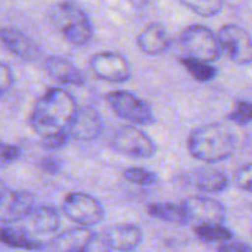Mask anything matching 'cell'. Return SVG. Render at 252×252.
<instances>
[{
	"mask_svg": "<svg viewBox=\"0 0 252 252\" xmlns=\"http://www.w3.org/2000/svg\"><path fill=\"white\" fill-rule=\"evenodd\" d=\"M77 111V100L72 94L63 89L50 87L32 106L30 126L41 139L65 134Z\"/></svg>",
	"mask_w": 252,
	"mask_h": 252,
	"instance_id": "6da1fadb",
	"label": "cell"
},
{
	"mask_svg": "<svg viewBox=\"0 0 252 252\" xmlns=\"http://www.w3.org/2000/svg\"><path fill=\"white\" fill-rule=\"evenodd\" d=\"M188 151L198 161L208 164L221 162L235 154L236 137L221 123L205 124L192 130L188 137Z\"/></svg>",
	"mask_w": 252,
	"mask_h": 252,
	"instance_id": "7a4b0ae2",
	"label": "cell"
},
{
	"mask_svg": "<svg viewBox=\"0 0 252 252\" xmlns=\"http://www.w3.org/2000/svg\"><path fill=\"white\" fill-rule=\"evenodd\" d=\"M49 19L72 46H86L93 38V24L89 15L71 0L55 3L49 9Z\"/></svg>",
	"mask_w": 252,
	"mask_h": 252,
	"instance_id": "3957f363",
	"label": "cell"
},
{
	"mask_svg": "<svg viewBox=\"0 0 252 252\" xmlns=\"http://www.w3.org/2000/svg\"><path fill=\"white\" fill-rule=\"evenodd\" d=\"M180 41L183 49L188 52V56L196 59L214 62L221 55V46L217 32L202 24L186 27L180 35Z\"/></svg>",
	"mask_w": 252,
	"mask_h": 252,
	"instance_id": "277c9868",
	"label": "cell"
},
{
	"mask_svg": "<svg viewBox=\"0 0 252 252\" xmlns=\"http://www.w3.org/2000/svg\"><path fill=\"white\" fill-rule=\"evenodd\" d=\"M62 213L66 219L81 227H93L105 219L102 202L86 192H71L63 198Z\"/></svg>",
	"mask_w": 252,
	"mask_h": 252,
	"instance_id": "5b68a950",
	"label": "cell"
},
{
	"mask_svg": "<svg viewBox=\"0 0 252 252\" xmlns=\"http://www.w3.org/2000/svg\"><path fill=\"white\" fill-rule=\"evenodd\" d=\"M106 102L120 118L131 123L133 126H148L155 121L151 105L131 92H111L106 94Z\"/></svg>",
	"mask_w": 252,
	"mask_h": 252,
	"instance_id": "8992f818",
	"label": "cell"
},
{
	"mask_svg": "<svg viewBox=\"0 0 252 252\" xmlns=\"http://www.w3.org/2000/svg\"><path fill=\"white\" fill-rule=\"evenodd\" d=\"M61 213L55 207L40 205L15 224L25 230L37 244L44 247L47 241L52 242V239L56 236L58 230L61 229Z\"/></svg>",
	"mask_w": 252,
	"mask_h": 252,
	"instance_id": "52a82bcc",
	"label": "cell"
},
{
	"mask_svg": "<svg viewBox=\"0 0 252 252\" xmlns=\"http://www.w3.org/2000/svg\"><path fill=\"white\" fill-rule=\"evenodd\" d=\"M111 146L115 152L136 159H148L157 154V145L151 136L133 124L120 127L111 139Z\"/></svg>",
	"mask_w": 252,
	"mask_h": 252,
	"instance_id": "ba28073f",
	"label": "cell"
},
{
	"mask_svg": "<svg viewBox=\"0 0 252 252\" xmlns=\"http://www.w3.org/2000/svg\"><path fill=\"white\" fill-rule=\"evenodd\" d=\"M221 53L238 65L252 63V35L238 24H226L217 31Z\"/></svg>",
	"mask_w": 252,
	"mask_h": 252,
	"instance_id": "9c48e42d",
	"label": "cell"
},
{
	"mask_svg": "<svg viewBox=\"0 0 252 252\" xmlns=\"http://www.w3.org/2000/svg\"><path fill=\"white\" fill-rule=\"evenodd\" d=\"M34 208L35 196L31 192L10 189L7 183L0 179V223H18Z\"/></svg>",
	"mask_w": 252,
	"mask_h": 252,
	"instance_id": "30bf717a",
	"label": "cell"
},
{
	"mask_svg": "<svg viewBox=\"0 0 252 252\" xmlns=\"http://www.w3.org/2000/svg\"><path fill=\"white\" fill-rule=\"evenodd\" d=\"M93 74L108 83H126L131 78V65L126 56L117 52H99L90 58Z\"/></svg>",
	"mask_w": 252,
	"mask_h": 252,
	"instance_id": "8fae6325",
	"label": "cell"
},
{
	"mask_svg": "<svg viewBox=\"0 0 252 252\" xmlns=\"http://www.w3.org/2000/svg\"><path fill=\"white\" fill-rule=\"evenodd\" d=\"M189 221H196L198 224L204 223H220L226 220V207L223 202L202 195H193L186 198L182 202Z\"/></svg>",
	"mask_w": 252,
	"mask_h": 252,
	"instance_id": "7c38bea8",
	"label": "cell"
},
{
	"mask_svg": "<svg viewBox=\"0 0 252 252\" xmlns=\"http://www.w3.org/2000/svg\"><path fill=\"white\" fill-rule=\"evenodd\" d=\"M103 131V121L99 111L93 106L78 108L68 127V136L78 142H93Z\"/></svg>",
	"mask_w": 252,
	"mask_h": 252,
	"instance_id": "4fadbf2b",
	"label": "cell"
},
{
	"mask_svg": "<svg viewBox=\"0 0 252 252\" xmlns=\"http://www.w3.org/2000/svg\"><path fill=\"white\" fill-rule=\"evenodd\" d=\"M0 43L16 58L34 62L41 56V50L38 44L30 38L25 32L13 27H1L0 28Z\"/></svg>",
	"mask_w": 252,
	"mask_h": 252,
	"instance_id": "5bb4252c",
	"label": "cell"
},
{
	"mask_svg": "<svg viewBox=\"0 0 252 252\" xmlns=\"http://www.w3.org/2000/svg\"><path fill=\"white\" fill-rule=\"evenodd\" d=\"M112 251H134L143 241V232L139 226L131 223H117L108 226L103 232Z\"/></svg>",
	"mask_w": 252,
	"mask_h": 252,
	"instance_id": "9a60e30c",
	"label": "cell"
},
{
	"mask_svg": "<svg viewBox=\"0 0 252 252\" xmlns=\"http://www.w3.org/2000/svg\"><path fill=\"white\" fill-rule=\"evenodd\" d=\"M137 47L148 56H159L171 46V38L167 28L159 22H151L136 37Z\"/></svg>",
	"mask_w": 252,
	"mask_h": 252,
	"instance_id": "2e32d148",
	"label": "cell"
},
{
	"mask_svg": "<svg viewBox=\"0 0 252 252\" xmlns=\"http://www.w3.org/2000/svg\"><path fill=\"white\" fill-rule=\"evenodd\" d=\"M47 74L58 83L68 86H83L86 83L84 74L68 59L62 56H49L44 61Z\"/></svg>",
	"mask_w": 252,
	"mask_h": 252,
	"instance_id": "e0dca14e",
	"label": "cell"
},
{
	"mask_svg": "<svg viewBox=\"0 0 252 252\" xmlns=\"http://www.w3.org/2000/svg\"><path fill=\"white\" fill-rule=\"evenodd\" d=\"M93 233L94 232L90 227L77 226L61 235H56L52 239V245L56 252H83Z\"/></svg>",
	"mask_w": 252,
	"mask_h": 252,
	"instance_id": "ac0fdd59",
	"label": "cell"
},
{
	"mask_svg": "<svg viewBox=\"0 0 252 252\" xmlns=\"http://www.w3.org/2000/svg\"><path fill=\"white\" fill-rule=\"evenodd\" d=\"M189 183L202 193H220L229 188V177L219 170H196L189 176Z\"/></svg>",
	"mask_w": 252,
	"mask_h": 252,
	"instance_id": "d6986e66",
	"label": "cell"
},
{
	"mask_svg": "<svg viewBox=\"0 0 252 252\" xmlns=\"http://www.w3.org/2000/svg\"><path fill=\"white\" fill-rule=\"evenodd\" d=\"M146 211L151 217L161 220V221H167L171 224H179V226H185L189 224V219L188 214L183 208L182 204H171V202H152L146 205Z\"/></svg>",
	"mask_w": 252,
	"mask_h": 252,
	"instance_id": "ffe728a7",
	"label": "cell"
},
{
	"mask_svg": "<svg viewBox=\"0 0 252 252\" xmlns=\"http://www.w3.org/2000/svg\"><path fill=\"white\" fill-rule=\"evenodd\" d=\"M0 242L6 247H10L13 250H27L34 251L43 248L40 244H37L25 230H22L18 224H4L0 229Z\"/></svg>",
	"mask_w": 252,
	"mask_h": 252,
	"instance_id": "44dd1931",
	"label": "cell"
},
{
	"mask_svg": "<svg viewBox=\"0 0 252 252\" xmlns=\"http://www.w3.org/2000/svg\"><path fill=\"white\" fill-rule=\"evenodd\" d=\"M193 233L195 236L205 242V244H223V242H229L233 238V233L224 227L220 223H204V224H196L193 227Z\"/></svg>",
	"mask_w": 252,
	"mask_h": 252,
	"instance_id": "7402d4cb",
	"label": "cell"
},
{
	"mask_svg": "<svg viewBox=\"0 0 252 252\" xmlns=\"http://www.w3.org/2000/svg\"><path fill=\"white\" fill-rule=\"evenodd\" d=\"M180 63L199 83H210L217 77V68L213 66L211 62L196 59L192 56H185L180 59Z\"/></svg>",
	"mask_w": 252,
	"mask_h": 252,
	"instance_id": "603a6c76",
	"label": "cell"
},
{
	"mask_svg": "<svg viewBox=\"0 0 252 252\" xmlns=\"http://www.w3.org/2000/svg\"><path fill=\"white\" fill-rule=\"evenodd\" d=\"M180 1L185 7L204 18L217 16L224 7V0H180Z\"/></svg>",
	"mask_w": 252,
	"mask_h": 252,
	"instance_id": "cb8c5ba5",
	"label": "cell"
},
{
	"mask_svg": "<svg viewBox=\"0 0 252 252\" xmlns=\"http://www.w3.org/2000/svg\"><path fill=\"white\" fill-rule=\"evenodd\" d=\"M123 177L137 186H154L158 182V176L146 168L142 167H128L123 171Z\"/></svg>",
	"mask_w": 252,
	"mask_h": 252,
	"instance_id": "d4e9b609",
	"label": "cell"
},
{
	"mask_svg": "<svg viewBox=\"0 0 252 252\" xmlns=\"http://www.w3.org/2000/svg\"><path fill=\"white\" fill-rule=\"evenodd\" d=\"M227 120L236 126H248L252 123V102L241 100L227 115Z\"/></svg>",
	"mask_w": 252,
	"mask_h": 252,
	"instance_id": "484cf974",
	"label": "cell"
},
{
	"mask_svg": "<svg viewBox=\"0 0 252 252\" xmlns=\"http://www.w3.org/2000/svg\"><path fill=\"white\" fill-rule=\"evenodd\" d=\"M22 152L18 146L0 142V170L9 167L21 158Z\"/></svg>",
	"mask_w": 252,
	"mask_h": 252,
	"instance_id": "4316f807",
	"label": "cell"
},
{
	"mask_svg": "<svg viewBox=\"0 0 252 252\" xmlns=\"http://www.w3.org/2000/svg\"><path fill=\"white\" fill-rule=\"evenodd\" d=\"M235 183L239 189L252 193V162L239 167L235 173Z\"/></svg>",
	"mask_w": 252,
	"mask_h": 252,
	"instance_id": "83f0119b",
	"label": "cell"
},
{
	"mask_svg": "<svg viewBox=\"0 0 252 252\" xmlns=\"http://www.w3.org/2000/svg\"><path fill=\"white\" fill-rule=\"evenodd\" d=\"M83 252H112V248L109 247V244L105 239L103 233L94 232Z\"/></svg>",
	"mask_w": 252,
	"mask_h": 252,
	"instance_id": "f1b7e54d",
	"label": "cell"
},
{
	"mask_svg": "<svg viewBox=\"0 0 252 252\" xmlns=\"http://www.w3.org/2000/svg\"><path fill=\"white\" fill-rule=\"evenodd\" d=\"M13 81H15V77H13L12 68L0 62V97H3L10 90V87L13 86Z\"/></svg>",
	"mask_w": 252,
	"mask_h": 252,
	"instance_id": "f546056e",
	"label": "cell"
},
{
	"mask_svg": "<svg viewBox=\"0 0 252 252\" xmlns=\"http://www.w3.org/2000/svg\"><path fill=\"white\" fill-rule=\"evenodd\" d=\"M219 252H252V245H248L245 242H239V241H229V242H223L219 245L217 248Z\"/></svg>",
	"mask_w": 252,
	"mask_h": 252,
	"instance_id": "4dcf8cb0",
	"label": "cell"
},
{
	"mask_svg": "<svg viewBox=\"0 0 252 252\" xmlns=\"http://www.w3.org/2000/svg\"><path fill=\"white\" fill-rule=\"evenodd\" d=\"M69 140V136L68 133L65 134H59V136H52V137H47V139H41L43 142V146L46 149H50V151H56V149H61L63 148Z\"/></svg>",
	"mask_w": 252,
	"mask_h": 252,
	"instance_id": "1f68e13d",
	"label": "cell"
},
{
	"mask_svg": "<svg viewBox=\"0 0 252 252\" xmlns=\"http://www.w3.org/2000/svg\"><path fill=\"white\" fill-rule=\"evenodd\" d=\"M61 161L59 158H55V157H46V158H41V161L38 162V168L44 173H50V174H55V173H59L61 170Z\"/></svg>",
	"mask_w": 252,
	"mask_h": 252,
	"instance_id": "d6a6232c",
	"label": "cell"
},
{
	"mask_svg": "<svg viewBox=\"0 0 252 252\" xmlns=\"http://www.w3.org/2000/svg\"><path fill=\"white\" fill-rule=\"evenodd\" d=\"M131 3V6H134L136 9H143L145 6H148L149 0H128Z\"/></svg>",
	"mask_w": 252,
	"mask_h": 252,
	"instance_id": "836d02e7",
	"label": "cell"
}]
</instances>
